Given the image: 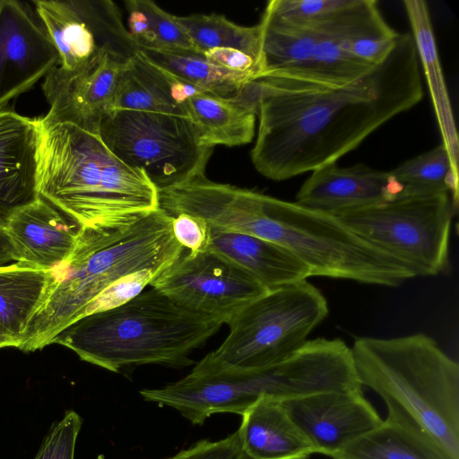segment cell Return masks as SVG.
<instances>
[{
    "instance_id": "cell-20",
    "label": "cell",
    "mask_w": 459,
    "mask_h": 459,
    "mask_svg": "<svg viewBox=\"0 0 459 459\" xmlns=\"http://www.w3.org/2000/svg\"><path fill=\"white\" fill-rule=\"evenodd\" d=\"M203 93L192 84L156 65L138 51L117 83L111 110H137L187 117L186 103Z\"/></svg>"
},
{
    "instance_id": "cell-30",
    "label": "cell",
    "mask_w": 459,
    "mask_h": 459,
    "mask_svg": "<svg viewBox=\"0 0 459 459\" xmlns=\"http://www.w3.org/2000/svg\"><path fill=\"white\" fill-rule=\"evenodd\" d=\"M148 22V32L139 48L200 52L176 19L151 0H134ZM201 53V52H200Z\"/></svg>"
},
{
    "instance_id": "cell-18",
    "label": "cell",
    "mask_w": 459,
    "mask_h": 459,
    "mask_svg": "<svg viewBox=\"0 0 459 459\" xmlns=\"http://www.w3.org/2000/svg\"><path fill=\"white\" fill-rule=\"evenodd\" d=\"M80 227L39 196L17 211L1 231L15 263L49 271L73 251Z\"/></svg>"
},
{
    "instance_id": "cell-15",
    "label": "cell",
    "mask_w": 459,
    "mask_h": 459,
    "mask_svg": "<svg viewBox=\"0 0 459 459\" xmlns=\"http://www.w3.org/2000/svg\"><path fill=\"white\" fill-rule=\"evenodd\" d=\"M281 402L315 453L330 457L383 421L362 391L320 392Z\"/></svg>"
},
{
    "instance_id": "cell-6",
    "label": "cell",
    "mask_w": 459,
    "mask_h": 459,
    "mask_svg": "<svg viewBox=\"0 0 459 459\" xmlns=\"http://www.w3.org/2000/svg\"><path fill=\"white\" fill-rule=\"evenodd\" d=\"M348 356L334 339L316 338L272 367L238 370L212 366L204 358L185 377L160 388L143 389L146 402L176 409L194 425L218 412L243 415L263 397L280 401L315 393L347 391Z\"/></svg>"
},
{
    "instance_id": "cell-11",
    "label": "cell",
    "mask_w": 459,
    "mask_h": 459,
    "mask_svg": "<svg viewBox=\"0 0 459 459\" xmlns=\"http://www.w3.org/2000/svg\"><path fill=\"white\" fill-rule=\"evenodd\" d=\"M35 13L54 44L61 70L72 72L108 51L133 59L139 48L109 0H36Z\"/></svg>"
},
{
    "instance_id": "cell-23",
    "label": "cell",
    "mask_w": 459,
    "mask_h": 459,
    "mask_svg": "<svg viewBox=\"0 0 459 459\" xmlns=\"http://www.w3.org/2000/svg\"><path fill=\"white\" fill-rule=\"evenodd\" d=\"M261 27V77L309 81L321 33L264 12Z\"/></svg>"
},
{
    "instance_id": "cell-22",
    "label": "cell",
    "mask_w": 459,
    "mask_h": 459,
    "mask_svg": "<svg viewBox=\"0 0 459 459\" xmlns=\"http://www.w3.org/2000/svg\"><path fill=\"white\" fill-rule=\"evenodd\" d=\"M238 431L252 459H307L316 454L277 399H259L242 415Z\"/></svg>"
},
{
    "instance_id": "cell-32",
    "label": "cell",
    "mask_w": 459,
    "mask_h": 459,
    "mask_svg": "<svg viewBox=\"0 0 459 459\" xmlns=\"http://www.w3.org/2000/svg\"><path fill=\"white\" fill-rule=\"evenodd\" d=\"M166 459H252L244 451L238 431L219 441L202 439Z\"/></svg>"
},
{
    "instance_id": "cell-17",
    "label": "cell",
    "mask_w": 459,
    "mask_h": 459,
    "mask_svg": "<svg viewBox=\"0 0 459 459\" xmlns=\"http://www.w3.org/2000/svg\"><path fill=\"white\" fill-rule=\"evenodd\" d=\"M403 190L391 172L364 164L342 168L332 163L311 172L296 195L303 206L338 214L395 199Z\"/></svg>"
},
{
    "instance_id": "cell-21",
    "label": "cell",
    "mask_w": 459,
    "mask_h": 459,
    "mask_svg": "<svg viewBox=\"0 0 459 459\" xmlns=\"http://www.w3.org/2000/svg\"><path fill=\"white\" fill-rule=\"evenodd\" d=\"M187 117L202 144L238 146L250 143L255 135L257 88L255 81L237 98L208 92L196 94L186 103Z\"/></svg>"
},
{
    "instance_id": "cell-27",
    "label": "cell",
    "mask_w": 459,
    "mask_h": 459,
    "mask_svg": "<svg viewBox=\"0 0 459 459\" xmlns=\"http://www.w3.org/2000/svg\"><path fill=\"white\" fill-rule=\"evenodd\" d=\"M148 60L178 79L225 98L241 96L255 78L250 74L230 71L209 62L200 52L139 48Z\"/></svg>"
},
{
    "instance_id": "cell-13",
    "label": "cell",
    "mask_w": 459,
    "mask_h": 459,
    "mask_svg": "<svg viewBox=\"0 0 459 459\" xmlns=\"http://www.w3.org/2000/svg\"><path fill=\"white\" fill-rule=\"evenodd\" d=\"M104 51L72 72L54 67L42 83L49 109L41 118L44 127L69 124L99 134L103 117L110 106L119 79L130 61Z\"/></svg>"
},
{
    "instance_id": "cell-7",
    "label": "cell",
    "mask_w": 459,
    "mask_h": 459,
    "mask_svg": "<svg viewBox=\"0 0 459 459\" xmlns=\"http://www.w3.org/2000/svg\"><path fill=\"white\" fill-rule=\"evenodd\" d=\"M223 324L222 318L187 310L151 288L120 307L75 321L52 344L115 373L149 364L178 368L193 364L189 355Z\"/></svg>"
},
{
    "instance_id": "cell-8",
    "label": "cell",
    "mask_w": 459,
    "mask_h": 459,
    "mask_svg": "<svg viewBox=\"0 0 459 459\" xmlns=\"http://www.w3.org/2000/svg\"><path fill=\"white\" fill-rule=\"evenodd\" d=\"M328 313L325 298L307 280L268 290L226 321L228 336L204 359L227 369L274 366L298 351Z\"/></svg>"
},
{
    "instance_id": "cell-4",
    "label": "cell",
    "mask_w": 459,
    "mask_h": 459,
    "mask_svg": "<svg viewBox=\"0 0 459 459\" xmlns=\"http://www.w3.org/2000/svg\"><path fill=\"white\" fill-rule=\"evenodd\" d=\"M39 193L80 228L98 230L126 228L160 208L144 171L117 159L100 134L69 124L43 126Z\"/></svg>"
},
{
    "instance_id": "cell-31",
    "label": "cell",
    "mask_w": 459,
    "mask_h": 459,
    "mask_svg": "<svg viewBox=\"0 0 459 459\" xmlns=\"http://www.w3.org/2000/svg\"><path fill=\"white\" fill-rule=\"evenodd\" d=\"M81 426V417L74 411H66L63 419L52 426L35 459H74Z\"/></svg>"
},
{
    "instance_id": "cell-29",
    "label": "cell",
    "mask_w": 459,
    "mask_h": 459,
    "mask_svg": "<svg viewBox=\"0 0 459 459\" xmlns=\"http://www.w3.org/2000/svg\"><path fill=\"white\" fill-rule=\"evenodd\" d=\"M176 19L201 53L215 48H234L252 56L261 67L259 23L241 26L216 13L176 16Z\"/></svg>"
},
{
    "instance_id": "cell-19",
    "label": "cell",
    "mask_w": 459,
    "mask_h": 459,
    "mask_svg": "<svg viewBox=\"0 0 459 459\" xmlns=\"http://www.w3.org/2000/svg\"><path fill=\"white\" fill-rule=\"evenodd\" d=\"M208 250L242 268L267 290L311 277L309 268L290 251L255 236L210 225Z\"/></svg>"
},
{
    "instance_id": "cell-28",
    "label": "cell",
    "mask_w": 459,
    "mask_h": 459,
    "mask_svg": "<svg viewBox=\"0 0 459 459\" xmlns=\"http://www.w3.org/2000/svg\"><path fill=\"white\" fill-rule=\"evenodd\" d=\"M390 172L403 186L398 196L448 193L458 204V172L454 170L443 143L407 160Z\"/></svg>"
},
{
    "instance_id": "cell-10",
    "label": "cell",
    "mask_w": 459,
    "mask_h": 459,
    "mask_svg": "<svg viewBox=\"0 0 459 459\" xmlns=\"http://www.w3.org/2000/svg\"><path fill=\"white\" fill-rule=\"evenodd\" d=\"M99 134L117 159L144 171L158 190L204 174L213 149L201 143L188 117L172 114L111 110Z\"/></svg>"
},
{
    "instance_id": "cell-12",
    "label": "cell",
    "mask_w": 459,
    "mask_h": 459,
    "mask_svg": "<svg viewBox=\"0 0 459 459\" xmlns=\"http://www.w3.org/2000/svg\"><path fill=\"white\" fill-rule=\"evenodd\" d=\"M182 307L222 318L268 290L242 268L206 250L180 255L151 284Z\"/></svg>"
},
{
    "instance_id": "cell-3",
    "label": "cell",
    "mask_w": 459,
    "mask_h": 459,
    "mask_svg": "<svg viewBox=\"0 0 459 459\" xmlns=\"http://www.w3.org/2000/svg\"><path fill=\"white\" fill-rule=\"evenodd\" d=\"M172 218L159 208L126 228H80L68 257L48 271V286L18 349L34 351L52 344L123 277L144 270L163 273L184 249L173 235Z\"/></svg>"
},
{
    "instance_id": "cell-2",
    "label": "cell",
    "mask_w": 459,
    "mask_h": 459,
    "mask_svg": "<svg viewBox=\"0 0 459 459\" xmlns=\"http://www.w3.org/2000/svg\"><path fill=\"white\" fill-rule=\"evenodd\" d=\"M219 228L255 236L290 251L311 276L397 287L413 273L401 261L362 238L338 216L296 202L230 186L213 212Z\"/></svg>"
},
{
    "instance_id": "cell-26",
    "label": "cell",
    "mask_w": 459,
    "mask_h": 459,
    "mask_svg": "<svg viewBox=\"0 0 459 459\" xmlns=\"http://www.w3.org/2000/svg\"><path fill=\"white\" fill-rule=\"evenodd\" d=\"M48 271L18 263L0 265V327L18 348L48 282Z\"/></svg>"
},
{
    "instance_id": "cell-33",
    "label": "cell",
    "mask_w": 459,
    "mask_h": 459,
    "mask_svg": "<svg viewBox=\"0 0 459 459\" xmlns=\"http://www.w3.org/2000/svg\"><path fill=\"white\" fill-rule=\"evenodd\" d=\"M172 217L173 235L184 249L193 254L208 250L210 225L207 222L186 213Z\"/></svg>"
},
{
    "instance_id": "cell-24",
    "label": "cell",
    "mask_w": 459,
    "mask_h": 459,
    "mask_svg": "<svg viewBox=\"0 0 459 459\" xmlns=\"http://www.w3.org/2000/svg\"><path fill=\"white\" fill-rule=\"evenodd\" d=\"M419 62L421 63L435 115L455 171L458 172L459 141L452 105L439 61L429 9L423 0H404Z\"/></svg>"
},
{
    "instance_id": "cell-1",
    "label": "cell",
    "mask_w": 459,
    "mask_h": 459,
    "mask_svg": "<svg viewBox=\"0 0 459 459\" xmlns=\"http://www.w3.org/2000/svg\"><path fill=\"white\" fill-rule=\"evenodd\" d=\"M419 63L412 35L399 33L386 57L349 84L275 76L255 80L254 167L264 177L282 181L336 163L421 100Z\"/></svg>"
},
{
    "instance_id": "cell-35",
    "label": "cell",
    "mask_w": 459,
    "mask_h": 459,
    "mask_svg": "<svg viewBox=\"0 0 459 459\" xmlns=\"http://www.w3.org/2000/svg\"><path fill=\"white\" fill-rule=\"evenodd\" d=\"M5 347H14L13 342L8 338L0 327V349Z\"/></svg>"
},
{
    "instance_id": "cell-9",
    "label": "cell",
    "mask_w": 459,
    "mask_h": 459,
    "mask_svg": "<svg viewBox=\"0 0 459 459\" xmlns=\"http://www.w3.org/2000/svg\"><path fill=\"white\" fill-rule=\"evenodd\" d=\"M456 208L452 195L441 193L398 196L336 216L362 238L401 261L414 277L434 276L448 266Z\"/></svg>"
},
{
    "instance_id": "cell-25",
    "label": "cell",
    "mask_w": 459,
    "mask_h": 459,
    "mask_svg": "<svg viewBox=\"0 0 459 459\" xmlns=\"http://www.w3.org/2000/svg\"><path fill=\"white\" fill-rule=\"evenodd\" d=\"M331 458L455 459L429 436L387 418Z\"/></svg>"
},
{
    "instance_id": "cell-5",
    "label": "cell",
    "mask_w": 459,
    "mask_h": 459,
    "mask_svg": "<svg viewBox=\"0 0 459 459\" xmlns=\"http://www.w3.org/2000/svg\"><path fill=\"white\" fill-rule=\"evenodd\" d=\"M361 385L375 391L387 419L429 436L459 459V366L429 336L359 337L351 348Z\"/></svg>"
},
{
    "instance_id": "cell-34",
    "label": "cell",
    "mask_w": 459,
    "mask_h": 459,
    "mask_svg": "<svg viewBox=\"0 0 459 459\" xmlns=\"http://www.w3.org/2000/svg\"><path fill=\"white\" fill-rule=\"evenodd\" d=\"M203 55L215 65L234 72L250 74L255 80L261 77V67L258 62L240 50L215 48L203 52Z\"/></svg>"
},
{
    "instance_id": "cell-14",
    "label": "cell",
    "mask_w": 459,
    "mask_h": 459,
    "mask_svg": "<svg viewBox=\"0 0 459 459\" xmlns=\"http://www.w3.org/2000/svg\"><path fill=\"white\" fill-rule=\"evenodd\" d=\"M58 62V53L31 7L1 0L0 108L31 89Z\"/></svg>"
},
{
    "instance_id": "cell-16",
    "label": "cell",
    "mask_w": 459,
    "mask_h": 459,
    "mask_svg": "<svg viewBox=\"0 0 459 459\" xmlns=\"http://www.w3.org/2000/svg\"><path fill=\"white\" fill-rule=\"evenodd\" d=\"M41 118L0 108V232L39 193Z\"/></svg>"
}]
</instances>
